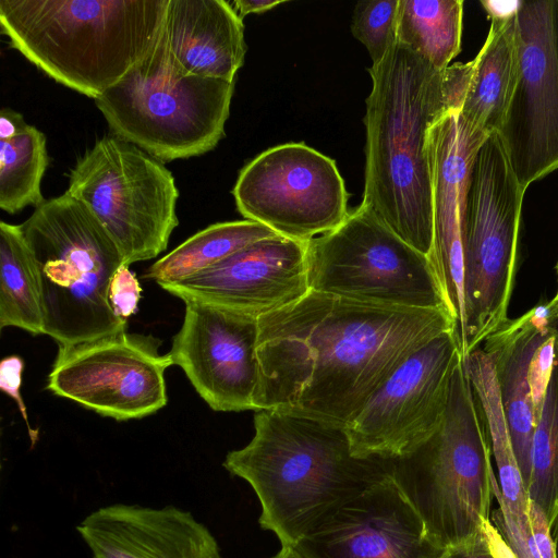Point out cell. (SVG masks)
<instances>
[{
	"label": "cell",
	"mask_w": 558,
	"mask_h": 558,
	"mask_svg": "<svg viewBox=\"0 0 558 558\" xmlns=\"http://www.w3.org/2000/svg\"><path fill=\"white\" fill-rule=\"evenodd\" d=\"M447 310L378 305L310 290L258 317L254 411L347 427L411 354L446 331Z\"/></svg>",
	"instance_id": "6da1fadb"
},
{
	"label": "cell",
	"mask_w": 558,
	"mask_h": 558,
	"mask_svg": "<svg viewBox=\"0 0 558 558\" xmlns=\"http://www.w3.org/2000/svg\"><path fill=\"white\" fill-rule=\"evenodd\" d=\"M468 62L434 68L395 41L385 58L367 69L364 193L372 210L408 244L430 256L433 245L432 171L427 132L444 114L458 110Z\"/></svg>",
	"instance_id": "7a4b0ae2"
},
{
	"label": "cell",
	"mask_w": 558,
	"mask_h": 558,
	"mask_svg": "<svg viewBox=\"0 0 558 558\" xmlns=\"http://www.w3.org/2000/svg\"><path fill=\"white\" fill-rule=\"evenodd\" d=\"M254 436L223 468L255 492L262 529L294 546L343 502L390 475L391 460L363 458L347 429L282 410H259Z\"/></svg>",
	"instance_id": "3957f363"
},
{
	"label": "cell",
	"mask_w": 558,
	"mask_h": 558,
	"mask_svg": "<svg viewBox=\"0 0 558 558\" xmlns=\"http://www.w3.org/2000/svg\"><path fill=\"white\" fill-rule=\"evenodd\" d=\"M169 0H0L1 33L56 82L90 98L155 45Z\"/></svg>",
	"instance_id": "277c9868"
},
{
	"label": "cell",
	"mask_w": 558,
	"mask_h": 558,
	"mask_svg": "<svg viewBox=\"0 0 558 558\" xmlns=\"http://www.w3.org/2000/svg\"><path fill=\"white\" fill-rule=\"evenodd\" d=\"M390 476L444 549L470 542L490 520L492 450L461 356L438 429L412 452L391 460Z\"/></svg>",
	"instance_id": "5b68a950"
},
{
	"label": "cell",
	"mask_w": 558,
	"mask_h": 558,
	"mask_svg": "<svg viewBox=\"0 0 558 558\" xmlns=\"http://www.w3.org/2000/svg\"><path fill=\"white\" fill-rule=\"evenodd\" d=\"M20 228L38 271L45 335L66 347L125 330L108 301L124 262L87 205L65 192L35 208Z\"/></svg>",
	"instance_id": "8992f818"
},
{
	"label": "cell",
	"mask_w": 558,
	"mask_h": 558,
	"mask_svg": "<svg viewBox=\"0 0 558 558\" xmlns=\"http://www.w3.org/2000/svg\"><path fill=\"white\" fill-rule=\"evenodd\" d=\"M234 83L185 74L162 31L153 48L95 99L114 136L157 160L203 155L225 135Z\"/></svg>",
	"instance_id": "52a82bcc"
},
{
	"label": "cell",
	"mask_w": 558,
	"mask_h": 558,
	"mask_svg": "<svg viewBox=\"0 0 558 558\" xmlns=\"http://www.w3.org/2000/svg\"><path fill=\"white\" fill-rule=\"evenodd\" d=\"M498 133L475 155L464 223V359L508 322L523 197Z\"/></svg>",
	"instance_id": "ba28073f"
},
{
	"label": "cell",
	"mask_w": 558,
	"mask_h": 558,
	"mask_svg": "<svg viewBox=\"0 0 558 558\" xmlns=\"http://www.w3.org/2000/svg\"><path fill=\"white\" fill-rule=\"evenodd\" d=\"M307 266L310 290L316 292L450 312L429 256L361 205L339 227L307 242Z\"/></svg>",
	"instance_id": "9c48e42d"
},
{
	"label": "cell",
	"mask_w": 558,
	"mask_h": 558,
	"mask_svg": "<svg viewBox=\"0 0 558 558\" xmlns=\"http://www.w3.org/2000/svg\"><path fill=\"white\" fill-rule=\"evenodd\" d=\"M65 192L90 208L129 266L162 253L179 225L172 173L117 136L102 137L77 160Z\"/></svg>",
	"instance_id": "30bf717a"
},
{
	"label": "cell",
	"mask_w": 558,
	"mask_h": 558,
	"mask_svg": "<svg viewBox=\"0 0 558 558\" xmlns=\"http://www.w3.org/2000/svg\"><path fill=\"white\" fill-rule=\"evenodd\" d=\"M232 194L245 219L303 243L336 229L350 213L335 160L304 143L257 155L240 171Z\"/></svg>",
	"instance_id": "8fae6325"
},
{
	"label": "cell",
	"mask_w": 558,
	"mask_h": 558,
	"mask_svg": "<svg viewBox=\"0 0 558 558\" xmlns=\"http://www.w3.org/2000/svg\"><path fill=\"white\" fill-rule=\"evenodd\" d=\"M519 70L498 132L521 186L558 169V0L519 1Z\"/></svg>",
	"instance_id": "7c38bea8"
},
{
	"label": "cell",
	"mask_w": 558,
	"mask_h": 558,
	"mask_svg": "<svg viewBox=\"0 0 558 558\" xmlns=\"http://www.w3.org/2000/svg\"><path fill=\"white\" fill-rule=\"evenodd\" d=\"M158 348L155 338L126 330L59 347L47 389L117 421L145 417L168 403L172 362Z\"/></svg>",
	"instance_id": "4fadbf2b"
},
{
	"label": "cell",
	"mask_w": 558,
	"mask_h": 558,
	"mask_svg": "<svg viewBox=\"0 0 558 558\" xmlns=\"http://www.w3.org/2000/svg\"><path fill=\"white\" fill-rule=\"evenodd\" d=\"M461 356L453 330L411 354L345 427L353 452L395 460L426 441L441 424Z\"/></svg>",
	"instance_id": "5bb4252c"
},
{
	"label": "cell",
	"mask_w": 558,
	"mask_h": 558,
	"mask_svg": "<svg viewBox=\"0 0 558 558\" xmlns=\"http://www.w3.org/2000/svg\"><path fill=\"white\" fill-rule=\"evenodd\" d=\"M168 355L201 398L219 412L254 410L258 318L189 301Z\"/></svg>",
	"instance_id": "9a60e30c"
},
{
	"label": "cell",
	"mask_w": 558,
	"mask_h": 558,
	"mask_svg": "<svg viewBox=\"0 0 558 558\" xmlns=\"http://www.w3.org/2000/svg\"><path fill=\"white\" fill-rule=\"evenodd\" d=\"M305 558H441L391 476L371 485L318 522L294 546Z\"/></svg>",
	"instance_id": "2e32d148"
},
{
	"label": "cell",
	"mask_w": 558,
	"mask_h": 558,
	"mask_svg": "<svg viewBox=\"0 0 558 558\" xmlns=\"http://www.w3.org/2000/svg\"><path fill=\"white\" fill-rule=\"evenodd\" d=\"M161 288L184 302H201L258 318L294 303L310 291L307 243L280 235L267 238L209 269Z\"/></svg>",
	"instance_id": "e0dca14e"
},
{
	"label": "cell",
	"mask_w": 558,
	"mask_h": 558,
	"mask_svg": "<svg viewBox=\"0 0 558 558\" xmlns=\"http://www.w3.org/2000/svg\"><path fill=\"white\" fill-rule=\"evenodd\" d=\"M487 137L473 134L458 110L439 118L427 132L432 171L433 245L437 271L454 319L458 340L464 327V223L470 173Z\"/></svg>",
	"instance_id": "ac0fdd59"
},
{
	"label": "cell",
	"mask_w": 558,
	"mask_h": 558,
	"mask_svg": "<svg viewBox=\"0 0 558 558\" xmlns=\"http://www.w3.org/2000/svg\"><path fill=\"white\" fill-rule=\"evenodd\" d=\"M76 530L93 558H221L211 532L173 506L110 505L86 515Z\"/></svg>",
	"instance_id": "d6986e66"
},
{
	"label": "cell",
	"mask_w": 558,
	"mask_h": 558,
	"mask_svg": "<svg viewBox=\"0 0 558 558\" xmlns=\"http://www.w3.org/2000/svg\"><path fill=\"white\" fill-rule=\"evenodd\" d=\"M243 19L225 0H169L163 36L187 75L234 83L244 62Z\"/></svg>",
	"instance_id": "ffe728a7"
},
{
	"label": "cell",
	"mask_w": 558,
	"mask_h": 558,
	"mask_svg": "<svg viewBox=\"0 0 558 558\" xmlns=\"http://www.w3.org/2000/svg\"><path fill=\"white\" fill-rule=\"evenodd\" d=\"M558 323L546 306L538 305L508 322L489 336L481 348L492 356L514 456L524 484L531 476V448L536 413L529 365L535 349Z\"/></svg>",
	"instance_id": "44dd1931"
},
{
	"label": "cell",
	"mask_w": 558,
	"mask_h": 558,
	"mask_svg": "<svg viewBox=\"0 0 558 558\" xmlns=\"http://www.w3.org/2000/svg\"><path fill=\"white\" fill-rule=\"evenodd\" d=\"M490 21L482 49L468 62L466 84L458 111L469 131L484 137L499 132L519 70L517 11Z\"/></svg>",
	"instance_id": "7402d4cb"
},
{
	"label": "cell",
	"mask_w": 558,
	"mask_h": 558,
	"mask_svg": "<svg viewBox=\"0 0 558 558\" xmlns=\"http://www.w3.org/2000/svg\"><path fill=\"white\" fill-rule=\"evenodd\" d=\"M278 235L252 220L218 222L190 236L174 250L155 262L144 278L160 287L191 278L211 268L244 247Z\"/></svg>",
	"instance_id": "603a6c76"
},
{
	"label": "cell",
	"mask_w": 558,
	"mask_h": 558,
	"mask_svg": "<svg viewBox=\"0 0 558 558\" xmlns=\"http://www.w3.org/2000/svg\"><path fill=\"white\" fill-rule=\"evenodd\" d=\"M44 333L40 283L20 225L0 223V328Z\"/></svg>",
	"instance_id": "cb8c5ba5"
},
{
	"label": "cell",
	"mask_w": 558,
	"mask_h": 558,
	"mask_svg": "<svg viewBox=\"0 0 558 558\" xmlns=\"http://www.w3.org/2000/svg\"><path fill=\"white\" fill-rule=\"evenodd\" d=\"M462 0H399L396 40L444 70L461 50Z\"/></svg>",
	"instance_id": "d4e9b609"
},
{
	"label": "cell",
	"mask_w": 558,
	"mask_h": 558,
	"mask_svg": "<svg viewBox=\"0 0 558 558\" xmlns=\"http://www.w3.org/2000/svg\"><path fill=\"white\" fill-rule=\"evenodd\" d=\"M48 166L46 136L27 128L13 138L0 141V208L9 214L44 202L40 183Z\"/></svg>",
	"instance_id": "484cf974"
},
{
	"label": "cell",
	"mask_w": 558,
	"mask_h": 558,
	"mask_svg": "<svg viewBox=\"0 0 558 558\" xmlns=\"http://www.w3.org/2000/svg\"><path fill=\"white\" fill-rule=\"evenodd\" d=\"M527 494L551 525L558 514V337L551 377L532 439Z\"/></svg>",
	"instance_id": "4316f807"
},
{
	"label": "cell",
	"mask_w": 558,
	"mask_h": 558,
	"mask_svg": "<svg viewBox=\"0 0 558 558\" xmlns=\"http://www.w3.org/2000/svg\"><path fill=\"white\" fill-rule=\"evenodd\" d=\"M399 0L359 1L351 32L367 49L372 64L379 63L396 41Z\"/></svg>",
	"instance_id": "83f0119b"
},
{
	"label": "cell",
	"mask_w": 558,
	"mask_h": 558,
	"mask_svg": "<svg viewBox=\"0 0 558 558\" xmlns=\"http://www.w3.org/2000/svg\"><path fill=\"white\" fill-rule=\"evenodd\" d=\"M557 337L558 323L537 345L529 365V381L537 420L555 364Z\"/></svg>",
	"instance_id": "f1b7e54d"
},
{
	"label": "cell",
	"mask_w": 558,
	"mask_h": 558,
	"mask_svg": "<svg viewBox=\"0 0 558 558\" xmlns=\"http://www.w3.org/2000/svg\"><path fill=\"white\" fill-rule=\"evenodd\" d=\"M142 287L129 265L122 264L113 274L108 290L109 305L114 315L128 320L137 312Z\"/></svg>",
	"instance_id": "f546056e"
},
{
	"label": "cell",
	"mask_w": 558,
	"mask_h": 558,
	"mask_svg": "<svg viewBox=\"0 0 558 558\" xmlns=\"http://www.w3.org/2000/svg\"><path fill=\"white\" fill-rule=\"evenodd\" d=\"M500 539L501 533L492 520H488L480 535L468 543L447 549L441 558H501Z\"/></svg>",
	"instance_id": "4dcf8cb0"
},
{
	"label": "cell",
	"mask_w": 558,
	"mask_h": 558,
	"mask_svg": "<svg viewBox=\"0 0 558 558\" xmlns=\"http://www.w3.org/2000/svg\"><path fill=\"white\" fill-rule=\"evenodd\" d=\"M25 363L19 355L4 357L0 363V388L17 404L22 417L26 422L28 433L35 439L36 432L32 429L28 423L26 405L21 395L22 373Z\"/></svg>",
	"instance_id": "1f68e13d"
},
{
	"label": "cell",
	"mask_w": 558,
	"mask_h": 558,
	"mask_svg": "<svg viewBox=\"0 0 558 558\" xmlns=\"http://www.w3.org/2000/svg\"><path fill=\"white\" fill-rule=\"evenodd\" d=\"M27 125L21 113L10 108H3L0 111V141L15 137L22 133Z\"/></svg>",
	"instance_id": "d6a6232c"
},
{
	"label": "cell",
	"mask_w": 558,
	"mask_h": 558,
	"mask_svg": "<svg viewBox=\"0 0 558 558\" xmlns=\"http://www.w3.org/2000/svg\"><path fill=\"white\" fill-rule=\"evenodd\" d=\"M282 0H235L232 7L241 19L251 13H263L283 3Z\"/></svg>",
	"instance_id": "836d02e7"
},
{
	"label": "cell",
	"mask_w": 558,
	"mask_h": 558,
	"mask_svg": "<svg viewBox=\"0 0 558 558\" xmlns=\"http://www.w3.org/2000/svg\"><path fill=\"white\" fill-rule=\"evenodd\" d=\"M272 558H305L293 546H281V549Z\"/></svg>",
	"instance_id": "e575fe53"
},
{
	"label": "cell",
	"mask_w": 558,
	"mask_h": 558,
	"mask_svg": "<svg viewBox=\"0 0 558 558\" xmlns=\"http://www.w3.org/2000/svg\"><path fill=\"white\" fill-rule=\"evenodd\" d=\"M556 271H557V278H558V262L556 264ZM551 317L556 320H558V288L554 295V298L546 304Z\"/></svg>",
	"instance_id": "d590c367"
},
{
	"label": "cell",
	"mask_w": 558,
	"mask_h": 558,
	"mask_svg": "<svg viewBox=\"0 0 558 558\" xmlns=\"http://www.w3.org/2000/svg\"><path fill=\"white\" fill-rule=\"evenodd\" d=\"M550 536L554 545L555 558H558V514L550 525Z\"/></svg>",
	"instance_id": "8d00e7d4"
}]
</instances>
